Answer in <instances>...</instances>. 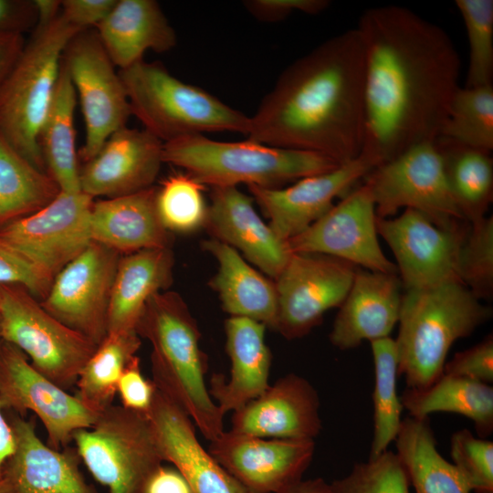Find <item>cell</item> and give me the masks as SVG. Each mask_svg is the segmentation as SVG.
<instances>
[{
	"label": "cell",
	"instance_id": "obj_54",
	"mask_svg": "<svg viewBox=\"0 0 493 493\" xmlns=\"http://www.w3.org/2000/svg\"><path fill=\"white\" fill-rule=\"evenodd\" d=\"M280 493H333V491L330 484L319 477L305 481L300 480Z\"/></svg>",
	"mask_w": 493,
	"mask_h": 493
},
{
	"label": "cell",
	"instance_id": "obj_5",
	"mask_svg": "<svg viewBox=\"0 0 493 493\" xmlns=\"http://www.w3.org/2000/svg\"><path fill=\"white\" fill-rule=\"evenodd\" d=\"M163 159L211 188L236 187L239 184L279 188L340 165L313 152L276 147L249 139L219 142L203 134L163 143Z\"/></svg>",
	"mask_w": 493,
	"mask_h": 493
},
{
	"label": "cell",
	"instance_id": "obj_13",
	"mask_svg": "<svg viewBox=\"0 0 493 493\" xmlns=\"http://www.w3.org/2000/svg\"><path fill=\"white\" fill-rule=\"evenodd\" d=\"M376 228L396 259L404 290L461 282L457 257L469 223L444 228L423 213L406 208L396 217L376 216Z\"/></svg>",
	"mask_w": 493,
	"mask_h": 493
},
{
	"label": "cell",
	"instance_id": "obj_38",
	"mask_svg": "<svg viewBox=\"0 0 493 493\" xmlns=\"http://www.w3.org/2000/svg\"><path fill=\"white\" fill-rule=\"evenodd\" d=\"M439 137L491 152L493 85L459 87L451 100Z\"/></svg>",
	"mask_w": 493,
	"mask_h": 493
},
{
	"label": "cell",
	"instance_id": "obj_48",
	"mask_svg": "<svg viewBox=\"0 0 493 493\" xmlns=\"http://www.w3.org/2000/svg\"><path fill=\"white\" fill-rule=\"evenodd\" d=\"M117 0H62L60 14L71 26L79 29L96 27L110 14Z\"/></svg>",
	"mask_w": 493,
	"mask_h": 493
},
{
	"label": "cell",
	"instance_id": "obj_11",
	"mask_svg": "<svg viewBox=\"0 0 493 493\" xmlns=\"http://www.w3.org/2000/svg\"><path fill=\"white\" fill-rule=\"evenodd\" d=\"M61 63L81 107L85 142L79 156L85 163L114 131L127 126L131 109L119 70L95 29L77 33L66 46Z\"/></svg>",
	"mask_w": 493,
	"mask_h": 493
},
{
	"label": "cell",
	"instance_id": "obj_50",
	"mask_svg": "<svg viewBox=\"0 0 493 493\" xmlns=\"http://www.w3.org/2000/svg\"><path fill=\"white\" fill-rule=\"evenodd\" d=\"M26 42L24 34L0 32V85L18 60Z\"/></svg>",
	"mask_w": 493,
	"mask_h": 493
},
{
	"label": "cell",
	"instance_id": "obj_49",
	"mask_svg": "<svg viewBox=\"0 0 493 493\" xmlns=\"http://www.w3.org/2000/svg\"><path fill=\"white\" fill-rule=\"evenodd\" d=\"M37 12L34 0H0V32L34 30Z\"/></svg>",
	"mask_w": 493,
	"mask_h": 493
},
{
	"label": "cell",
	"instance_id": "obj_25",
	"mask_svg": "<svg viewBox=\"0 0 493 493\" xmlns=\"http://www.w3.org/2000/svg\"><path fill=\"white\" fill-rule=\"evenodd\" d=\"M402 288L398 274L357 267L330 332V343L347 351L363 341L390 337L399 320Z\"/></svg>",
	"mask_w": 493,
	"mask_h": 493
},
{
	"label": "cell",
	"instance_id": "obj_46",
	"mask_svg": "<svg viewBox=\"0 0 493 493\" xmlns=\"http://www.w3.org/2000/svg\"><path fill=\"white\" fill-rule=\"evenodd\" d=\"M140 364L137 355L130 360L119 379L117 393L123 407L147 414L152 405L156 386L152 381L143 376Z\"/></svg>",
	"mask_w": 493,
	"mask_h": 493
},
{
	"label": "cell",
	"instance_id": "obj_3",
	"mask_svg": "<svg viewBox=\"0 0 493 493\" xmlns=\"http://www.w3.org/2000/svg\"><path fill=\"white\" fill-rule=\"evenodd\" d=\"M152 347V382L191 418L205 439L224 433V416L206 387V361L199 346L201 333L184 299L175 292H159L147 302L136 326Z\"/></svg>",
	"mask_w": 493,
	"mask_h": 493
},
{
	"label": "cell",
	"instance_id": "obj_42",
	"mask_svg": "<svg viewBox=\"0 0 493 493\" xmlns=\"http://www.w3.org/2000/svg\"><path fill=\"white\" fill-rule=\"evenodd\" d=\"M410 486L403 463L389 450L355 464L346 477L330 483L333 493H410Z\"/></svg>",
	"mask_w": 493,
	"mask_h": 493
},
{
	"label": "cell",
	"instance_id": "obj_35",
	"mask_svg": "<svg viewBox=\"0 0 493 493\" xmlns=\"http://www.w3.org/2000/svg\"><path fill=\"white\" fill-rule=\"evenodd\" d=\"M59 193L47 172L0 136V227L43 208Z\"/></svg>",
	"mask_w": 493,
	"mask_h": 493
},
{
	"label": "cell",
	"instance_id": "obj_56",
	"mask_svg": "<svg viewBox=\"0 0 493 493\" xmlns=\"http://www.w3.org/2000/svg\"><path fill=\"white\" fill-rule=\"evenodd\" d=\"M1 341H2V340H1V336H0V342H1Z\"/></svg>",
	"mask_w": 493,
	"mask_h": 493
},
{
	"label": "cell",
	"instance_id": "obj_40",
	"mask_svg": "<svg viewBox=\"0 0 493 493\" xmlns=\"http://www.w3.org/2000/svg\"><path fill=\"white\" fill-rule=\"evenodd\" d=\"M469 47L465 87L493 85V0H456Z\"/></svg>",
	"mask_w": 493,
	"mask_h": 493
},
{
	"label": "cell",
	"instance_id": "obj_16",
	"mask_svg": "<svg viewBox=\"0 0 493 493\" xmlns=\"http://www.w3.org/2000/svg\"><path fill=\"white\" fill-rule=\"evenodd\" d=\"M93 198L61 192L43 208L0 227V239L54 277L91 242Z\"/></svg>",
	"mask_w": 493,
	"mask_h": 493
},
{
	"label": "cell",
	"instance_id": "obj_8",
	"mask_svg": "<svg viewBox=\"0 0 493 493\" xmlns=\"http://www.w3.org/2000/svg\"><path fill=\"white\" fill-rule=\"evenodd\" d=\"M76 451L110 493H147L163 457L147 414L111 404L74 433Z\"/></svg>",
	"mask_w": 493,
	"mask_h": 493
},
{
	"label": "cell",
	"instance_id": "obj_51",
	"mask_svg": "<svg viewBox=\"0 0 493 493\" xmlns=\"http://www.w3.org/2000/svg\"><path fill=\"white\" fill-rule=\"evenodd\" d=\"M147 493H192V490L176 468L162 466L151 478Z\"/></svg>",
	"mask_w": 493,
	"mask_h": 493
},
{
	"label": "cell",
	"instance_id": "obj_21",
	"mask_svg": "<svg viewBox=\"0 0 493 493\" xmlns=\"http://www.w3.org/2000/svg\"><path fill=\"white\" fill-rule=\"evenodd\" d=\"M320 404L314 386L291 372L233 412L229 431L261 438L314 440L322 428Z\"/></svg>",
	"mask_w": 493,
	"mask_h": 493
},
{
	"label": "cell",
	"instance_id": "obj_37",
	"mask_svg": "<svg viewBox=\"0 0 493 493\" xmlns=\"http://www.w3.org/2000/svg\"><path fill=\"white\" fill-rule=\"evenodd\" d=\"M374 366L373 432L369 458L387 450L395 440L404 409L397 393L398 353L395 340L386 337L370 341Z\"/></svg>",
	"mask_w": 493,
	"mask_h": 493
},
{
	"label": "cell",
	"instance_id": "obj_2",
	"mask_svg": "<svg viewBox=\"0 0 493 493\" xmlns=\"http://www.w3.org/2000/svg\"><path fill=\"white\" fill-rule=\"evenodd\" d=\"M364 57L356 27L320 43L279 75L250 117L249 140L341 164L362 152Z\"/></svg>",
	"mask_w": 493,
	"mask_h": 493
},
{
	"label": "cell",
	"instance_id": "obj_20",
	"mask_svg": "<svg viewBox=\"0 0 493 493\" xmlns=\"http://www.w3.org/2000/svg\"><path fill=\"white\" fill-rule=\"evenodd\" d=\"M163 142L146 130L124 126L79 169L80 190L93 199L114 198L152 187L163 159Z\"/></svg>",
	"mask_w": 493,
	"mask_h": 493
},
{
	"label": "cell",
	"instance_id": "obj_7",
	"mask_svg": "<svg viewBox=\"0 0 493 493\" xmlns=\"http://www.w3.org/2000/svg\"><path fill=\"white\" fill-rule=\"evenodd\" d=\"M119 74L131 114L163 143L210 131L247 135L249 116L178 79L158 62L142 60Z\"/></svg>",
	"mask_w": 493,
	"mask_h": 493
},
{
	"label": "cell",
	"instance_id": "obj_26",
	"mask_svg": "<svg viewBox=\"0 0 493 493\" xmlns=\"http://www.w3.org/2000/svg\"><path fill=\"white\" fill-rule=\"evenodd\" d=\"M266 326L243 317L225 323L230 375L213 374L209 393L221 412H235L261 395L268 387L271 352L265 341Z\"/></svg>",
	"mask_w": 493,
	"mask_h": 493
},
{
	"label": "cell",
	"instance_id": "obj_43",
	"mask_svg": "<svg viewBox=\"0 0 493 493\" xmlns=\"http://www.w3.org/2000/svg\"><path fill=\"white\" fill-rule=\"evenodd\" d=\"M454 467L470 491L493 493V442L476 437L468 429L455 432L450 440Z\"/></svg>",
	"mask_w": 493,
	"mask_h": 493
},
{
	"label": "cell",
	"instance_id": "obj_12",
	"mask_svg": "<svg viewBox=\"0 0 493 493\" xmlns=\"http://www.w3.org/2000/svg\"><path fill=\"white\" fill-rule=\"evenodd\" d=\"M358 267L323 254L292 253L274 280L276 330L288 340L308 335L345 299Z\"/></svg>",
	"mask_w": 493,
	"mask_h": 493
},
{
	"label": "cell",
	"instance_id": "obj_9",
	"mask_svg": "<svg viewBox=\"0 0 493 493\" xmlns=\"http://www.w3.org/2000/svg\"><path fill=\"white\" fill-rule=\"evenodd\" d=\"M0 293L1 340L62 389L76 385L98 345L57 320L25 288L2 285Z\"/></svg>",
	"mask_w": 493,
	"mask_h": 493
},
{
	"label": "cell",
	"instance_id": "obj_24",
	"mask_svg": "<svg viewBox=\"0 0 493 493\" xmlns=\"http://www.w3.org/2000/svg\"><path fill=\"white\" fill-rule=\"evenodd\" d=\"M9 423L16 449L3 467L2 477L10 493H96L79 470L77 451H60L43 443L32 420L15 415Z\"/></svg>",
	"mask_w": 493,
	"mask_h": 493
},
{
	"label": "cell",
	"instance_id": "obj_57",
	"mask_svg": "<svg viewBox=\"0 0 493 493\" xmlns=\"http://www.w3.org/2000/svg\"><path fill=\"white\" fill-rule=\"evenodd\" d=\"M0 300H1V293H0Z\"/></svg>",
	"mask_w": 493,
	"mask_h": 493
},
{
	"label": "cell",
	"instance_id": "obj_44",
	"mask_svg": "<svg viewBox=\"0 0 493 493\" xmlns=\"http://www.w3.org/2000/svg\"><path fill=\"white\" fill-rule=\"evenodd\" d=\"M52 281L53 278L0 239V286H19L42 300Z\"/></svg>",
	"mask_w": 493,
	"mask_h": 493
},
{
	"label": "cell",
	"instance_id": "obj_30",
	"mask_svg": "<svg viewBox=\"0 0 493 493\" xmlns=\"http://www.w3.org/2000/svg\"><path fill=\"white\" fill-rule=\"evenodd\" d=\"M203 248L217 260V273L209 281L226 312L254 320L276 330L278 295L274 280L247 264L232 246L216 239L205 240Z\"/></svg>",
	"mask_w": 493,
	"mask_h": 493
},
{
	"label": "cell",
	"instance_id": "obj_17",
	"mask_svg": "<svg viewBox=\"0 0 493 493\" xmlns=\"http://www.w3.org/2000/svg\"><path fill=\"white\" fill-rule=\"evenodd\" d=\"M287 242L291 253L323 254L367 270L398 274L380 246L375 204L364 183Z\"/></svg>",
	"mask_w": 493,
	"mask_h": 493
},
{
	"label": "cell",
	"instance_id": "obj_34",
	"mask_svg": "<svg viewBox=\"0 0 493 493\" xmlns=\"http://www.w3.org/2000/svg\"><path fill=\"white\" fill-rule=\"evenodd\" d=\"M452 195L464 219L486 217L493 201L491 152L438 137L435 141Z\"/></svg>",
	"mask_w": 493,
	"mask_h": 493
},
{
	"label": "cell",
	"instance_id": "obj_31",
	"mask_svg": "<svg viewBox=\"0 0 493 493\" xmlns=\"http://www.w3.org/2000/svg\"><path fill=\"white\" fill-rule=\"evenodd\" d=\"M400 400L409 416L425 418L436 412L454 413L469 418L478 437H488L493 431L490 384L442 373L424 389L406 388Z\"/></svg>",
	"mask_w": 493,
	"mask_h": 493
},
{
	"label": "cell",
	"instance_id": "obj_4",
	"mask_svg": "<svg viewBox=\"0 0 493 493\" xmlns=\"http://www.w3.org/2000/svg\"><path fill=\"white\" fill-rule=\"evenodd\" d=\"M491 316L492 309L461 282L404 290L395 342L407 388L424 389L438 379L451 346Z\"/></svg>",
	"mask_w": 493,
	"mask_h": 493
},
{
	"label": "cell",
	"instance_id": "obj_28",
	"mask_svg": "<svg viewBox=\"0 0 493 493\" xmlns=\"http://www.w3.org/2000/svg\"><path fill=\"white\" fill-rule=\"evenodd\" d=\"M95 30L119 70L143 60L148 50L163 53L177 43L173 27L154 0H117Z\"/></svg>",
	"mask_w": 493,
	"mask_h": 493
},
{
	"label": "cell",
	"instance_id": "obj_53",
	"mask_svg": "<svg viewBox=\"0 0 493 493\" xmlns=\"http://www.w3.org/2000/svg\"><path fill=\"white\" fill-rule=\"evenodd\" d=\"M37 12V25H46L59 16L61 10L60 0H34Z\"/></svg>",
	"mask_w": 493,
	"mask_h": 493
},
{
	"label": "cell",
	"instance_id": "obj_19",
	"mask_svg": "<svg viewBox=\"0 0 493 493\" xmlns=\"http://www.w3.org/2000/svg\"><path fill=\"white\" fill-rule=\"evenodd\" d=\"M374 167L372 161L360 154L352 161L303 177L288 187H248L268 216L271 229L280 239L288 241L328 212L337 196L347 192Z\"/></svg>",
	"mask_w": 493,
	"mask_h": 493
},
{
	"label": "cell",
	"instance_id": "obj_29",
	"mask_svg": "<svg viewBox=\"0 0 493 493\" xmlns=\"http://www.w3.org/2000/svg\"><path fill=\"white\" fill-rule=\"evenodd\" d=\"M170 247L143 249L121 257L108 310L109 332H136L148 300L173 280Z\"/></svg>",
	"mask_w": 493,
	"mask_h": 493
},
{
	"label": "cell",
	"instance_id": "obj_15",
	"mask_svg": "<svg viewBox=\"0 0 493 493\" xmlns=\"http://www.w3.org/2000/svg\"><path fill=\"white\" fill-rule=\"evenodd\" d=\"M0 404L20 416L33 412L46 429L47 445L57 450L67 448L74 433L90 428L99 415L38 372L20 350L3 341Z\"/></svg>",
	"mask_w": 493,
	"mask_h": 493
},
{
	"label": "cell",
	"instance_id": "obj_14",
	"mask_svg": "<svg viewBox=\"0 0 493 493\" xmlns=\"http://www.w3.org/2000/svg\"><path fill=\"white\" fill-rule=\"evenodd\" d=\"M121 257L92 241L54 277L41 306L99 345L108 334V310Z\"/></svg>",
	"mask_w": 493,
	"mask_h": 493
},
{
	"label": "cell",
	"instance_id": "obj_22",
	"mask_svg": "<svg viewBox=\"0 0 493 493\" xmlns=\"http://www.w3.org/2000/svg\"><path fill=\"white\" fill-rule=\"evenodd\" d=\"M147 415L163 460L183 475L192 493H250L205 450L188 414L157 388Z\"/></svg>",
	"mask_w": 493,
	"mask_h": 493
},
{
	"label": "cell",
	"instance_id": "obj_6",
	"mask_svg": "<svg viewBox=\"0 0 493 493\" xmlns=\"http://www.w3.org/2000/svg\"><path fill=\"white\" fill-rule=\"evenodd\" d=\"M79 31L61 14L48 24L37 25L0 85V136L44 172L40 130L53 100L64 49Z\"/></svg>",
	"mask_w": 493,
	"mask_h": 493
},
{
	"label": "cell",
	"instance_id": "obj_10",
	"mask_svg": "<svg viewBox=\"0 0 493 493\" xmlns=\"http://www.w3.org/2000/svg\"><path fill=\"white\" fill-rule=\"evenodd\" d=\"M377 217L393 216L400 208L417 210L436 226L467 222L450 191L435 142L414 145L374 167L364 177Z\"/></svg>",
	"mask_w": 493,
	"mask_h": 493
},
{
	"label": "cell",
	"instance_id": "obj_1",
	"mask_svg": "<svg viewBox=\"0 0 493 493\" xmlns=\"http://www.w3.org/2000/svg\"><path fill=\"white\" fill-rule=\"evenodd\" d=\"M355 27L364 57L361 154L376 167L436 141L460 87L461 60L445 29L404 6L366 9Z\"/></svg>",
	"mask_w": 493,
	"mask_h": 493
},
{
	"label": "cell",
	"instance_id": "obj_23",
	"mask_svg": "<svg viewBox=\"0 0 493 493\" xmlns=\"http://www.w3.org/2000/svg\"><path fill=\"white\" fill-rule=\"evenodd\" d=\"M210 198L204 228L275 280L292 254L288 242L264 223L252 198L236 187H212Z\"/></svg>",
	"mask_w": 493,
	"mask_h": 493
},
{
	"label": "cell",
	"instance_id": "obj_55",
	"mask_svg": "<svg viewBox=\"0 0 493 493\" xmlns=\"http://www.w3.org/2000/svg\"><path fill=\"white\" fill-rule=\"evenodd\" d=\"M0 493H10L8 484L3 477L0 479Z\"/></svg>",
	"mask_w": 493,
	"mask_h": 493
},
{
	"label": "cell",
	"instance_id": "obj_18",
	"mask_svg": "<svg viewBox=\"0 0 493 493\" xmlns=\"http://www.w3.org/2000/svg\"><path fill=\"white\" fill-rule=\"evenodd\" d=\"M208 452L250 493H280L301 480L312 461V439L261 438L231 431Z\"/></svg>",
	"mask_w": 493,
	"mask_h": 493
},
{
	"label": "cell",
	"instance_id": "obj_27",
	"mask_svg": "<svg viewBox=\"0 0 493 493\" xmlns=\"http://www.w3.org/2000/svg\"><path fill=\"white\" fill-rule=\"evenodd\" d=\"M156 188L93 201L89 227L93 242L119 254L170 247L172 235L162 224L155 204Z\"/></svg>",
	"mask_w": 493,
	"mask_h": 493
},
{
	"label": "cell",
	"instance_id": "obj_32",
	"mask_svg": "<svg viewBox=\"0 0 493 493\" xmlns=\"http://www.w3.org/2000/svg\"><path fill=\"white\" fill-rule=\"evenodd\" d=\"M76 104L74 87L61 63L53 100L40 130L38 144L47 173L60 191L68 194L81 192L74 128Z\"/></svg>",
	"mask_w": 493,
	"mask_h": 493
},
{
	"label": "cell",
	"instance_id": "obj_36",
	"mask_svg": "<svg viewBox=\"0 0 493 493\" xmlns=\"http://www.w3.org/2000/svg\"><path fill=\"white\" fill-rule=\"evenodd\" d=\"M140 346L137 332H109L82 369L75 395L97 414L113 404L119 379Z\"/></svg>",
	"mask_w": 493,
	"mask_h": 493
},
{
	"label": "cell",
	"instance_id": "obj_41",
	"mask_svg": "<svg viewBox=\"0 0 493 493\" xmlns=\"http://www.w3.org/2000/svg\"><path fill=\"white\" fill-rule=\"evenodd\" d=\"M459 280L479 300L493 296V217L469 224L457 257Z\"/></svg>",
	"mask_w": 493,
	"mask_h": 493
},
{
	"label": "cell",
	"instance_id": "obj_33",
	"mask_svg": "<svg viewBox=\"0 0 493 493\" xmlns=\"http://www.w3.org/2000/svg\"><path fill=\"white\" fill-rule=\"evenodd\" d=\"M394 441L415 493L470 492L454 465L437 450L429 417H405Z\"/></svg>",
	"mask_w": 493,
	"mask_h": 493
},
{
	"label": "cell",
	"instance_id": "obj_39",
	"mask_svg": "<svg viewBox=\"0 0 493 493\" xmlns=\"http://www.w3.org/2000/svg\"><path fill=\"white\" fill-rule=\"evenodd\" d=\"M204 189L187 173L170 175L156 188L157 213L169 232L190 233L204 227L208 207Z\"/></svg>",
	"mask_w": 493,
	"mask_h": 493
},
{
	"label": "cell",
	"instance_id": "obj_45",
	"mask_svg": "<svg viewBox=\"0 0 493 493\" xmlns=\"http://www.w3.org/2000/svg\"><path fill=\"white\" fill-rule=\"evenodd\" d=\"M443 373L490 384L493 382V335L455 353L446 362Z\"/></svg>",
	"mask_w": 493,
	"mask_h": 493
},
{
	"label": "cell",
	"instance_id": "obj_52",
	"mask_svg": "<svg viewBox=\"0 0 493 493\" xmlns=\"http://www.w3.org/2000/svg\"><path fill=\"white\" fill-rule=\"evenodd\" d=\"M16 449V438L10 423L5 418L0 404V479L5 461Z\"/></svg>",
	"mask_w": 493,
	"mask_h": 493
},
{
	"label": "cell",
	"instance_id": "obj_47",
	"mask_svg": "<svg viewBox=\"0 0 493 493\" xmlns=\"http://www.w3.org/2000/svg\"><path fill=\"white\" fill-rule=\"evenodd\" d=\"M330 5L327 0H247L244 1L246 10L257 19L264 22H278L294 12L316 15Z\"/></svg>",
	"mask_w": 493,
	"mask_h": 493
}]
</instances>
